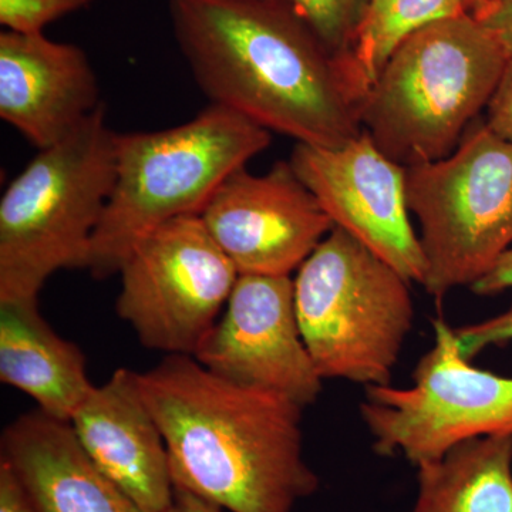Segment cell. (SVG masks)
I'll list each match as a JSON object with an SVG mask.
<instances>
[{"mask_svg": "<svg viewBox=\"0 0 512 512\" xmlns=\"http://www.w3.org/2000/svg\"><path fill=\"white\" fill-rule=\"evenodd\" d=\"M0 450L32 512H148L94 466L69 421L23 414L3 431Z\"/></svg>", "mask_w": 512, "mask_h": 512, "instance_id": "15", "label": "cell"}, {"mask_svg": "<svg viewBox=\"0 0 512 512\" xmlns=\"http://www.w3.org/2000/svg\"><path fill=\"white\" fill-rule=\"evenodd\" d=\"M480 0H369L353 45V70L365 97L384 63L407 37L468 13Z\"/></svg>", "mask_w": 512, "mask_h": 512, "instance_id": "18", "label": "cell"}, {"mask_svg": "<svg viewBox=\"0 0 512 512\" xmlns=\"http://www.w3.org/2000/svg\"><path fill=\"white\" fill-rule=\"evenodd\" d=\"M200 217L239 275L291 276L335 228L289 161L235 171Z\"/></svg>", "mask_w": 512, "mask_h": 512, "instance_id": "12", "label": "cell"}, {"mask_svg": "<svg viewBox=\"0 0 512 512\" xmlns=\"http://www.w3.org/2000/svg\"><path fill=\"white\" fill-rule=\"evenodd\" d=\"M101 106L99 79L79 46L0 33V117L33 146H55Z\"/></svg>", "mask_w": 512, "mask_h": 512, "instance_id": "13", "label": "cell"}, {"mask_svg": "<svg viewBox=\"0 0 512 512\" xmlns=\"http://www.w3.org/2000/svg\"><path fill=\"white\" fill-rule=\"evenodd\" d=\"M410 284L348 232L330 231L293 281L303 343L322 379L390 384L413 328Z\"/></svg>", "mask_w": 512, "mask_h": 512, "instance_id": "6", "label": "cell"}, {"mask_svg": "<svg viewBox=\"0 0 512 512\" xmlns=\"http://www.w3.org/2000/svg\"><path fill=\"white\" fill-rule=\"evenodd\" d=\"M410 512H512V436L464 441L417 468Z\"/></svg>", "mask_w": 512, "mask_h": 512, "instance_id": "17", "label": "cell"}, {"mask_svg": "<svg viewBox=\"0 0 512 512\" xmlns=\"http://www.w3.org/2000/svg\"><path fill=\"white\" fill-rule=\"evenodd\" d=\"M434 346L413 372V386H367L360 414L379 456L402 454L417 468L464 441L512 436V377L477 369L456 333L434 319Z\"/></svg>", "mask_w": 512, "mask_h": 512, "instance_id": "8", "label": "cell"}, {"mask_svg": "<svg viewBox=\"0 0 512 512\" xmlns=\"http://www.w3.org/2000/svg\"><path fill=\"white\" fill-rule=\"evenodd\" d=\"M420 224L423 286L437 302L473 286L512 244V143L471 124L450 156L404 167Z\"/></svg>", "mask_w": 512, "mask_h": 512, "instance_id": "7", "label": "cell"}, {"mask_svg": "<svg viewBox=\"0 0 512 512\" xmlns=\"http://www.w3.org/2000/svg\"><path fill=\"white\" fill-rule=\"evenodd\" d=\"M175 508L177 512H222L218 505L181 488H175Z\"/></svg>", "mask_w": 512, "mask_h": 512, "instance_id": "26", "label": "cell"}, {"mask_svg": "<svg viewBox=\"0 0 512 512\" xmlns=\"http://www.w3.org/2000/svg\"><path fill=\"white\" fill-rule=\"evenodd\" d=\"M512 288V247L508 248L487 274L471 286V291L480 296H493Z\"/></svg>", "mask_w": 512, "mask_h": 512, "instance_id": "24", "label": "cell"}, {"mask_svg": "<svg viewBox=\"0 0 512 512\" xmlns=\"http://www.w3.org/2000/svg\"><path fill=\"white\" fill-rule=\"evenodd\" d=\"M170 16L211 104L306 146L362 134V94L282 0H170Z\"/></svg>", "mask_w": 512, "mask_h": 512, "instance_id": "1", "label": "cell"}, {"mask_svg": "<svg viewBox=\"0 0 512 512\" xmlns=\"http://www.w3.org/2000/svg\"><path fill=\"white\" fill-rule=\"evenodd\" d=\"M96 0H0V25L9 32L43 33L50 23Z\"/></svg>", "mask_w": 512, "mask_h": 512, "instance_id": "20", "label": "cell"}, {"mask_svg": "<svg viewBox=\"0 0 512 512\" xmlns=\"http://www.w3.org/2000/svg\"><path fill=\"white\" fill-rule=\"evenodd\" d=\"M507 60L473 13L431 23L384 63L360 109L363 131L403 167L450 156L487 109Z\"/></svg>", "mask_w": 512, "mask_h": 512, "instance_id": "3", "label": "cell"}, {"mask_svg": "<svg viewBox=\"0 0 512 512\" xmlns=\"http://www.w3.org/2000/svg\"><path fill=\"white\" fill-rule=\"evenodd\" d=\"M254 121L210 104L187 123L116 134V180L93 238L94 278L119 274L140 239L165 222L201 215L229 175L271 144Z\"/></svg>", "mask_w": 512, "mask_h": 512, "instance_id": "4", "label": "cell"}, {"mask_svg": "<svg viewBox=\"0 0 512 512\" xmlns=\"http://www.w3.org/2000/svg\"><path fill=\"white\" fill-rule=\"evenodd\" d=\"M70 424L94 466L131 500L148 512L175 510L167 447L136 372L117 369L94 386Z\"/></svg>", "mask_w": 512, "mask_h": 512, "instance_id": "14", "label": "cell"}, {"mask_svg": "<svg viewBox=\"0 0 512 512\" xmlns=\"http://www.w3.org/2000/svg\"><path fill=\"white\" fill-rule=\"evenodd\" d=\"M342 64L360 93L353 70L355 37L369 0H282Z\"/></svg>", "mask_w": 512, "mask_h": 512, "instance_id": "19", "label": "cell"}, {"mask_svg": "<svg viewBox=\"0 0 512 512\" xmlns=\"http://www.w3.org/2000/svg\"><path fill=\"white\" fill-rule=\"evenodd\" d=\"M485 113V126L498 137L512 143V59L507 60Z\"/></svg>", "mask_w": 512, "mask_h": 512, "instance_id": "22", "label": "cell"}, {"mask_svg": "<svg viewBox=\"0 0 512 512\" xmlns=\"http://www.w3.org/2000/svg\"><path fill=\"white\" fill-rule=\"evenodd\" d=\"M289 164L335 227L423 285L426 261L410 222L403 165L384 156L365 131L340 147L296 144Z\"/></svg>", "mask_w": 512, "mask_h": 512, "instance_id": "10", "label": "cell"}, {"mask_svg": "<svg viewBox=\"0 0 512 512\" xmlns=\"http://www.w3.org/2000/svg\"><path fill=\"white\" fill-rule=\"evenodd\" d=\"M116 134L106 107L39 150L0 200V302L39 301L60 269L89 268L116 180Z\"/></svg>", "mask_w": 512, "mask_h": 512, "instance_id": "5", "label": "cell"}, {"mask_svg": "<svg viewBox=\"0 0 512 512\" xmlns=\"http://www.w3.org/2000/svg\"><path fill=\"white\" fill-rule=\"evenodd\" d=\"M175 488L231 512H292L319 488L288 397L214 375L190 355L137 373Z\"/></svg>", "mask_w": 512, "mask_h": 512, "instance_id": "2", "label": "cell"}, {"mask_svg": "<svg viewBox=\"0 0 512 512\" xmlns=\"http://www.w3.org/2000/svg\"><path fill=\"white\" fill-rule=\"evenodd\" d=\"M116 311L150 349L194 355L227 306L239 272L200 215L165 222L124 259Z\"/></svg>", "mask_w": 512, "mask_h": 512, "instance_id": "9", "label": "cell"}, {"mask_svg": "<svg viewBox=\"0 0 512 512\" xmlns=\"http://www.w3.org/2000/svg\"><path fill=\"white\" fill-rule=\"evenodd\" d=\"M0 512H32L10 468L0 461Z\"/></svg>", "mask_w": 512, "mask_h": 512, "instance_id": "25", "label": "cell"}, {"mask_svg": "<svg viewBox=\"0 0 512 512\" xmlns=\"http://www.w3.org/2000/svg\"><path fill=\"white\" fill-rule=\"evenodd\" d=\"M0 380L69 423L94 389L82 350L50 328L39 301L0 302Z\"/></svg>", "mask_w": 512, "mask_h": 512, "instance_id": "16", "label": "cell"}, {"mask_svg": "<svg viewBox=\"0 0 512 512\" xmlns=\"http://www.w3.org/2000/svg\"><path fill=\"white\" fill-rule=\"evenodd\" d=\"M192 357L228 382L281 394L303 409L322 392L296 318L291 276L239 275Z\"/></svg>", "mask_w": 512, "mask_h": 512, "instance_id": "11", "label": "cell"}, {"mask_svg": "<svg viewBox=\"0 0 512 512\" xmlns=\"http://www.w3.org/2000/svg\"><path fill=\"white\" fill-rule=\"evenodd\" d=\"M458 350L464 359H474L481 350L512 340V306L495 318L454 329Z\"/></svg>", "mask_w": 512, "mask_h": 512, "instance_id": "21", "label": "cell"}, {"mask_svg": "<svg viewBox=\"0 0 512 512\" xmlns=\"http://www.w3.org/2000/svg\"><path fill=\"white\" fill-rule=\"evenodd\" d=\"M473 15L512 59V0H480Z\"/></svg>", "mask_w": 512, "mask_h": 512, "instance_id": "23", "label": "cell"}]
</instances>
